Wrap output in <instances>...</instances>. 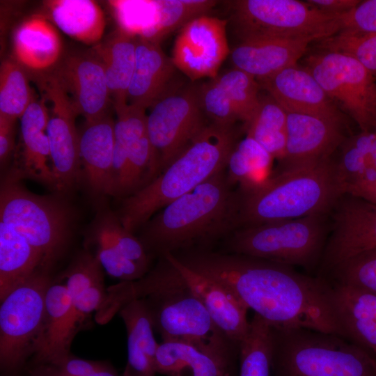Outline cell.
<instances>
[{"label":"cell","mask_w":376,"mask_h":376,"mask_svg":"<svg viewBox=\"0 0 376 376\" xmlns=\"http://www.w3.org/2000/svg\"><path fill=\"white\" fill-rule=\"evenodd\" d=\"M34 100L24 68L6 59L0 68V116L20 118Z\"/></svg>","instance_id":"38"},{"label":"cell","mask_w":376,"mask_h":376,"mask_svg":"<svg viewBox=\"0 0 376 376\" xmlns=\"http://www.w3.org/2000/svg\"><path fill=\"white\" fill-rule=\"evenodd\" d=\"M145 111L127 104L116 112L115 143L123 150L128 161L130 195L160 173L159 164L148 133Z\"/></svg>","instance_id":"22"},{"label":"cell","mask_w":376,"mask_h":376,"mask_svg":"<svg viewBox=\"0 0 376 376\" xmlns=\"http://www.w3.org/2000/svg\"><path fill=\"white\" fill-rule=\"evenodd\" d=\"M240 197L226 168L156 213L137 237L152 258L190 249H212L237 228Z\"/></svg>","instance_id":"2"},{"label":"cell","mask_w":376,"mask_h":376,"mask_svg":"<svg viewBox=\"0 0 376 376\" xmlns=\"http://www.w3.org/2000/svg\"><path fill=\"white\" fill-rule=\"evenodd\" d=\"M246 135L264 148L274 159L285 157L287 113L269 95L260 97L258 107L245 126Z\"/></svg>","instance_id":"34"},{"label":"cell","mask_w":376,"mask_h":376,"mask_svg":"<svg viewBox=\"0 0 376 376\" xmlns=\"http://www.w3.org/2000/svg\"><path fill=\"white\" fill-rule=\"evenodd\" d=\"M15 119L0 116V162L2 166L11 155L14 148Z\"/></svg>","instance_id":"49"},{"label":"cell","mask_w":376,"mask_h":376,"mask_svg":"<svg viewBox=\"0 0 376 376\" xmlns=\"http://www.w3.org/2000/svg\"><path fill=\"white\" fill-rule=\"evenodd\" d=\"M271 376H376V357L338 335L275 328Z\"/></svg>","instance_id":"6"},{"label":"cell","mask_w":376,"mask_h":376,"mask_svg":"<svg viewBox=\"0 0 376 376\" xmlns=\"http://www.w3.org/2000/svg\"><path fill=\"white\" fill-rule=\"evenodd\" d=\"M320 42V49L347 54L357 59L376 77V33L354 34L338 32Z\"/></svg>","instance_id":"42"},{"label":"cell","mask_w":376,"mask_h":376,"mask_svg":"<svg viewBox=\"0 0 376 376\" xmlns=\"http://www.w3.org/2000/svg\"><path fill=\"white\" fill-rule=\"evenodd\" d=\"M86 246L92 245L93 253L109 276L121 281H132L143 277L148 269L127 258L100 235L88 233Z\"/></svg>","instance_id":"41"},{"label":"cell","mask_w":376,"mask_h":376,"mask_svg":"<svg viewBox=\"0 0 376 376\" xmlns=\"http://www.w3.org/2000/svg\"><path fill=\"white\" fill-rule=\"evenodd\" d=\"M175 68L159 42L136 38L135 65L127 91V104L145 110L150 107L168 92Z\"/></svg>","instance_id":"27"},{"label":"cell","mask_w":376,"mask_h":376,"mask_svg":"<svg viewBox=\"0 0 376 376\" xmlns=\"http://www.w3.org/2000/svg\"><path fill=\"white\" fill-rule=\"evenodd\" d=\"M272 359V327L254 313L239 345L238 376H271Z\"/></svg>","instance_id":"35"},{"label":"cell","mask_w":376,"mask_h":376,"mask_svg":"<svg viewBox=\"0 0 376 376\" xmlns=\"http://www.w3.org/2000/svg\"><path fill=\"white\" fill-rule=\"evenodd\" d=\"M369 159L370 164L376 168V131L375 130L369 152Z\"/></svg>","instance_id":"52"},{"label":"cell","mask_w":376,"mask_h":376,"mask_svg":"<svg viewBox=\"0 0 376 376\" xmlns=\"http://www.w3.org/2000/svg\"><path fill=\"white\" fill-rule=\"evenodd\" d=\"M166 256L185 284L197 296L218 328L238 347L249 329V308L226 287L183 265L171 253Z\"/></svg>","instance_id":"19"},{"label":"cell","mask_w":376,"mask_h":376,"mask_svg":"<svg viewBox=\"0 0 376 376\" xmlns=\"http://www.w3.org/2000/svg\"><path fill=\"white\" fill-rule=\"evenodd\" d=\"M239 348L178 341L159 344L157 374L166 376H238Z\"/></svg>","instance_id":"17"},{"label":"cell","mask_w":376,"mask_h":376,"mask_svg":"<svg viewBox=\"0 0 376 376\" xmlns=\"http://www.w3.org/2000/svg\"><path fill=\"white\" fill-rule=\"evenodd\" d=\"M329 284L331 304L342 337L376 357V295Z\"/></svg>","instance_id":"26"},{"label":"cell","mask_w":376,"mask_h":376,"mask_svg":"<svg viewBox=\"0 0 376 376\" xmlns=\"http://www.w3.org/2000/svg\"><path fill=\"white\" fill-rule=\"evenodd\" d=\"M313 41L310 38L241 41L230 52V58L234 68L260 79L296 65Z\"/></svg>","instance_id":"25"},{"label":"cell","mask_w":376,"mask_h":376,"mask_svg":"<svg viewBox=\"0 0 376 376\" xmlns=\"http://www.w3.org/2000/svg\"><path fill=\"white\" fill-rule=\"evenodd\" d=\"M328 272L331 279L327 280L330 283L376 295V249L353 255Z\"/></svg>","instance_id":"39"},{"label":"cell","mask_w":376,"mask_h":376,"mask_svg":"<svg viewBox=\"0 0 376 376\" xmlns=\"http://www.w3.org/2000/svg\"><path fill=\"white\" fill-rule=\"evenodd\" d=\"M234 29L241 41L262 38L321 40L340 30L341 15L323 13L297 0H238L232 2Z\"/></svg>","instance_id":"9"},{"label":"cell","mask_w":376,"mask_h":376,"mask_svg":"<svg viewBox=\"0 0 376 376\" xmlns=\"http://www.w3.org/2000/svg\"><path fill=\"white\" fill-rule=\"evenodd\" d=\"M306 63L327 96L340 104L362 132L374 131L376 82L361 63L347 54L320 49L310 54Z\"/></svg>","instance_id":"11"},{"label":"cell","mask_w":376,"mask_h":376,"mask_svg":"<svg viewBox=\"0 0 376 376\" xmlns=\"http://www.w3.org/2000/svg\"><path fill=\"white\" fill-rule=\"evenodd\" d=\"M54 24L70 38L86 45H97L104 29V13L93 0H53L46 3Z\"/></svg>","instance_id":"33"},{"label":"cell","mask_w":376,"mask_h":376,"mask_svg":"<svg viewBox=\"0 0 376 376\" xmlns=\"http://www.w3.org/2000/svg\"><path fill=\"white\" fill-rule=\"evenodd\" d=\"M256 80L286 112L315 115L341 124L336 105L306 67L293 65Z\"/></svg>","instance_id":"18"},{"label":"cell","mask_w":376,"mask_h":376,"mask_svg":"<svg viewBox=\"0 0 376 376\" xmlns=\"http://www.w3.org/2000/svg\"><path fill=\"white\" fill-rule=\"evenodd\" d=\"M172 254L189 269L226 287L273 327L306 328L342 337L331 304V285L323 277L213 249H190Z\"/></svg>","instance_id":"1"},{"label":"cell","mask_w":376,"mask_h":376,"mask_svg":"<svg viewBox=\"0 0 376 376\" xmlns=\"http://www.w3.org/2000/svg\"><path fill=\"white\" fill-rule=\"evenodd\" d=\"M99 204L88 233L101 236L127 258L150 269L152 258L139 239L123 226L116 213L105 205L103 201Z\"/></svg>","instance_id":"37"},{"label":"cell","mask_w":376,"mask_h":376,"mask_svg":"<svg viewBox=\"0 0 376 376\" xmlns=\"http://www.w3.org/2000/svg\"><path fill=\"white\" fill-rule=\"evenodd\" d=\"M235 111L238 120L245 126L259 104L260 87L256 78L237 68L216 77Z\"/></svg>","instance_id":"40"},{"label":"cell","mask_w":376,"mask_h":376,"mask_svg":"<svg viewBox=\"0 0 376 376\" xmlns=\"http://www.w3.org/2000/svg\"><path fill=\"white\" fill-rule=\"evenodd\" d=\"M49 118L45 100L34 99L20 117L22 149L7 174L19 180L32 179L58 191L52 166L48 164L49 146L45 131Z\"/></svg>","instance_id":"21"},{"label":"cell","mask_w":376,"mask_h":376,"mask_svg":"<svg viewBox=\"0 0 376 376\" xmlns=\"http://www.w3.org/2000/svg\"><path fill=\"white\" fill-rule=\"evenodd\" d=\"M107 297L104 284L91 287L72 301L75 320L78 325L93 311L97 312Z\"/></svg>","instance_id":"48"},{"label":"cell","mask_w":376,"mask_h":376,"mask_svg":"<svg viewBox=\"0 0 376 376\" xmlns=\"http://www.w3.org/2000/svg\"><path fill=\"white\" fill-rule=\"evenodd\" d=\"M108 3L118 29L133 37L157 42L164 38L158 0H113Z\"/></svg>","instance_id":"36"},{"label":"cell","mask_w":376,"mask_h":376,"mask_svg":"<svg viewBox=\"0 0 376 376\" xmlns=\"http://www.w3.org/2000/svg\"><path fill=\"white\" fill-rule=\"evenodd\" d=\"M274 157L251 136L237 142L228 159L226 172L229 182L238 185L241 195L263 189L274 176Z\"/></svg>","instance_id":"32"},{"label":"cell","mask_w":376,"mask_h":376,"mask_svg":"<svg viewBox=\"0 0 376 376\" xmlns=\"http://www.w3.org/2000/svg\"><path fill=\"white\" fill-rule=\"evenodd\" d=\"M339 32L376 33V0L361 1L353 9L341 15Z\"/></svg>","instance_id":"47"},{"label":"cell","mask_w":376,"mask_h":376,"mask_svg":"<svg viewBox=\"0 0 376 376\" xmlns=\"http://www.w3.org/2000/svg\"><path fill=\"white\" fill-rule=\"evenodd\" d=\"M136 38L120 29L94 45L91 52L102 63L116 112L127 105V91L132 77Z\"/></svg>","instance_id":"29"},{"label":"cell","mask_w":376,"mask_h":376,"mask_svg":"<svg viewBox=\"0 0 376 376\" xmlns=\"http://www.w3.org/2000/svg\"><path fill=\"white\" fill-rule=\"evenodd\" d=\"M375 131H376V129L375 130Z\"/></svg>","instance_id":"55"},{"label":"cell","mask_w":376,"mask_h":376,"mask_svg":"<svg viewBox=\"0 0 376 376\" xmlns=\"http://www.w3.org/2000/svg\"><path fill=\"white\" fill-rule=\"evenodd\" d=\"M198 92L203 111L212 123L235 125L238 120L235 111L216 77L203 84Z\"/></svg>","instance_id":"44"},{"label":"cell","mask_w":376,"mask_h":376,"mask_svg":"<svg viewBox=\"0 0 376 376\" xmlns=\"http://www.w3.org/2000/svg\"><path fill=\"white\" fill-rule=\"evenodd\" d=\"M227 20L206 15L183 26L173 48L175 68L191 81L215 78L230 54L226 36Z\"/></svg>","instance_id":"14"},{"label":"cell","mask_w":376,"mask_h":376,"mask_svg":"<svg viewBox=\"0 0 376 376\" xmlns=\"http://www.w3.org/2000/svg\"><path fill=\"white\" fill-rule=\"evenodd\" d=\"M125 326L127 360L123 376H156L159 346L146 306L142 299L125 304L118 313Z\"/></svg>","instance_id":"28"},{"label":"cell","mask_w":376,"mask_h":376,"mask_svg":"<svg viewBox=\"0 0 376 376\" xmlns=\"http://www.w3.org/2000/svg\"><path fill=\"white\" fill-rule=\"evenodd\" d=\"M237 143L234 125L208 124L148 185L124 198L116 214L134 233L156 213L227 166Z\"/></svg>","instance_id":"3"},{"label":"cell","mask_w":376,"mask_h":376,"mask_svg":"<svg viewBox=\"0 0 376 376\" xmlns=\"http://www.w3.org/2000/svg\"><path fill=\"white\" fill-rule=\"evenodd\" d=\"M286 113L285 155L281 170L331 157L343 141L340 123L311 114Z\"/></svg>","instance_id":"20"},{"label":"cell","mask_w":376,"mask_h":376,"mask_svg":"<svg viewBox=\"0 0 376 376\" xmlns=\"http://www.w3.org/2000/svg\"><path fill=\"white\" fill-rule=\"evenodd\" d=\"M79 137L82 179L90 196L100 202L111 196L115 122L107 114L86 122Z\"/></svg>","instance_id":"23"},{"label":"cell","mask_w":376,"mask_h":376,"mask_svg":"<svg viewBox=\"0 0 376 376\" xmlns=\"http://www.w3.org/2000/svg\"><path fill=\"white\" fill-rule=\"evenodd\" d=\"M52 280L40 270L0 300V369L3 376H19L42 338L45 297Z\"/></svg>","instance_id":"10"},{"label":"cell","mask_w":376,"mask_h":376,"mask_svg":"<svg viewBox=\"0 0 376 376\" xmlns=\"http://www.w3.org/2000/svg\"><path fill=\"white\" fill-rule=\"evenodd\" d=\"M8 174L0 188V221L22 235L42 256L49 272L72 236L74 210L62 194L38 195Z\"/></svg>","instance_id":"7"},{"label":"cell","mask_w":376,"mask_h":376,"mask_svg":"<svg viewBox=\"0 0 376 376\" xmlns=\"http://www.w3.org/2000/svg\"><path fill=\"white\" fill-rule=\"evenodd\" d=\"M150 108L148 133L161 173L208 124L204 120L198 88L193 86L166 93Z\"/></svg>","instance_id":"12"},{"label":"cell","mask_w":376,"mask_h":376,"mask_svg":"<svg viewBox=\"0 0 376 376\" xmlns=\"http://www.w3.org/2000/svg\"><path fill=\"white\" fill-rule=\"evenodd\" d=\"M79 327L65 283L52 282L45 297V315L33 365L54 362L71 354L72 341Z\"/></svg>","instance_id":"24"},{"label":"cell","mask_w":376,"mask_h":376,"mask_svg":"<svg viewBox=\"0 0 376 376\" xmlns=\"http://www.w3.org/2000/svg\"><path fill=\"white\" fill-rule=\"evenodd\" d=\"M110 366L107 362L84 359L71 354L54 362L33 365L27 376H85Z\"/></svg>","instance_id":"45"},{"label":"cell","mask_w":376,"mask_h":376,"mask_svg":"<svg viewBox=\"0 0 376 376\" xmlns=\"http://www.w3.org/2000/svg\"><path fill=\"white\" fill-rule=\"evenodd\" d=\"M61 50V39L56 26L43 17L25 20L15 32V60L24 68L45 70L58 63Z\"/></svg>","instance_id":"30"},{"label":"cell","mask_w":376,"mask_h":376,"mask_svg":"<svg viewBox=\"0 0 376 376\" xmlns=\"http://www.w3.org/2000/svg\"><path fill=\"white\" fill-rule=\"evenodd\" d=\"M370 164L369 153L360 149L352 139L343 147L340 159L337 162L338 171L345 193L359 181Z\"/></svg>","instance_id":"46"},{"label":"cell","mask_w":376,"mask_h":376,"mask_svg":"<svg viewBox=\"0 0 376 376\" xmlns=\"http://www.w3.org/2000/svg\"><path fill=\"white\" fill-rule=\"evenodd\" d=\"M344 195L337 162L331 157L281 170L260 190L240 194L236 229L326 214Z\"/></svg>","instance_id":"4"},{"label":"cell","mask_w":376,"mask_h":376,"mask_svg":"<svg viewBox=\"0 0 376 376\" xmlns=\"http://www.w3.org/2000/svg\"><path fill=\"white\" fill-rule=\"evenodd\" d=\"M85 376H119L116 370L112 367L110 366L106 369H103L93 373H91Z\"/></svg>","instance_id":"53"},{"label":"cell","mask_w":376,"mask_h":376,"mask_svg":"<svg viewBox=\"0 0 376 376\" xmlns=\"http://www.w3.org/2000/svg\"><path fill=\"white\" fill-rule=\"evenodd\" d=\"M324 215L240 228L222 240L218 251L310 269L321 261L327 242Z\"/></svg>","instance_id":"8"},{"label":"cell","mask_w":376,"mask_h":376,"mask_svg":"<svg viewBox=\"0 0 376 376\" xmlns=\"http://www.w3.org/2000/svg\"><path fill=\"white\" fill-rule=\"evenodd\" d=\"M103 267L95 256L85 248L72 260L62 273L72 301L87 289L104 284Z\"/></svg>","instance_id":"43"},{"label":"cell","mask_w":376,"mask_h":376,"mask_svg":"<svg viewBox=\"0 0 376 376\" xmlns=\"http://www.w3.org/2000/svg\"><path fill=\"white\" fill-rule=\"evenodd\" d=\"M40 270L46 271L41 253L13 228L0 221V300Z\"/></svg>","instance_id":"31"},{"label":"cell","mask_w":376,"mask_h":376,"mask_svg":"<svg viewBox=\"0 0 376 376\" xmlns=\"http://www.w3.org/2000/svg\"><path fill=\"white\" fill-rule=\"evenodd\" d=\"M335 208L332 232L320 261L324 272L353 255L376 249V203L345 194Z\"/></svg>","instance_id":"15"},{"label":"cell","mask_w":376,"mask_h":376,"mask_svg":"<svg viewBox=\"0 0 376 376\" xmlns=\"http://www.w3.org/2000/svg\"><path fill=\"white\" fill-rule=\"evenodd\" d=\"M77 113L91 122L107 115L111 97L103 66L92 53L66 56L52 73Z\"/></svg>","instance_id":"16"},{"label":"cell","mask_w":376,"mask_h":376,"mask_svg":"<svg viewBox=\"0 0 376 376\" xmlns=\"http://www.w3.org/2000/svg\"><path fill=\"white\" fill-rule=\"evenodd\" d=\"M37 81L43 97L52 103L46 132L58 192L64 194L82 179L79 137L75 127L77 115L68 96L52 74L43 73Z\"/></svg>","instance_id":"13"},{"label":"cell","mask_w":376,"mask_h":376,"mask_svg":"<svg viewBox=\"0 0 376 376\" xmlns=\"http://www.w3.org/2000/svg\"><path fill=\"white\" fill-rule=\"evenodd\" d=\"M375 129H376V125H375Z\"/></svg>","instance_id":"54"},{"label":"cell","mask_w":376,"mask_h":376,"mask_svg":"<svg viewBox=\"0 0 376 376\" xmlns=\"http://www.w3.org/2000/svg\"><path fill=\"white\" fill-rule=\"evenodd\" d=\"M158 258L156 265L136 280L135 285L163 341L237 347L214 324L172 263L166 256Z\"/></svg>","instance_id":"5"},{"label":"cell","mask_w":376,"mask_h":376,"mask_svg":"<svg viewBox=\"0 0 376 376\" xmlns=\"http://www.w3.org/2000/svg\"><path fill=\"white\" fill-rule=\"evenodd\" d=\"M306 1L323 13L340 16L353 9L361 1L308 0Z\"/></svg>","instance_id":"50"},{"label":"cell","mask_w":376,"mask_h":376,"mask_svg":"<svg viewBox=\"0 0 376 376\" xmlns=\"http://www.w3.org/2000/svg\"><path fill=\"white\" fill-rule=\"evenodd\" d=\"M348 195L359 197L376 203V182L371 185L357 189Z\"/></svg>","instance_id":"51"}]
</instances>
